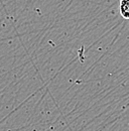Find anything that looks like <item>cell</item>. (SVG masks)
Instances as JSON below:
<instances>
[{"label": "cell", "mask_w": 129, "mask_h": 131, "mask_svg": "<svg viewBox=\"0 0 129 131\" xmlns=\"http://www.w3.org/2000/svg\"><path fill=\"white\" fill-rule=\"evenodd\" d=\"M120 14L125 19H129V0H120Z\"/></svg>", "instance_id": "obj_1"}]
</instances>
